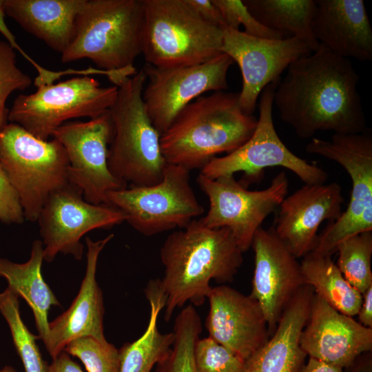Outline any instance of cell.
Returning <instances> with one entry per match:
<instances>
[{"label":"cell","mask_w":372,"mask_h":372,"mask_svg":"<svg viewBox=\"0 0 372 372\" xmlns=\"http://www.w3.org/2000/svg\"><path fill=\"white\" fill-rule=\"evenodd\" d=\"M0 372H17V371L11 366H5L0 369Z\"/></svg>","instance_id":"cell-43"},{"label":"cell","mask_w":372,"mask_h":372,"mask_svg":"<svg viewBox=\"0 0 372 372\" xmlns=\"http://www.w3.org/2000/svg\"><path fill=\"white\" fill-rule=\"evenodd\" d=\"M302 258L300 266L305 285L340 313L357 316L362 295L345 279L331 256L309 253Z\"/></svg>","instance_id":"cell-28"},{"label":"cell","mask_w":372,"mask_h":372,"mask_svg":"<svg viewBox=\"0 0 372 372\" xmlns=\"http://www.w3.org/2000/svg\"><path fill=\"white\" fill-rule=\"evenodd\" d=\"M24 220L18 195L0 164V221L11 225L21 224Z\"/></svg>","instance_id":"cell-36"},{"label":"cell","mask_w":372,"mask_h":372,"mask_svg":"<svg viewBox=\"0 0 372 372\" xmlns=\"http://www.w3.org/2000/svg\"><path fill=\"white\" fill-rule=\"evenodd\" d=\"M172 332V346L156 365L155 372H196L194 351L202 332V323L193 305L188 304L178 313Z\"/></svg>","instance_id":"cell-29"},{"label":"cell","mask_w":372,"mask_h":372,"mask_svg":"<svg viewBox=\"0 0 372 372\" xmlns=\"http://www.w3.org/2000/svg\"><path fill=\"white\" fill-rule=\"evenodd\" d=\"M278 83L267 85L261 92L259 118L254 132L241 146L222 157H215L200 174L215 179L242 172L245 186L258 181L264 170L282 167L293 172L305 185L325 183L327 173L315 164L294 154L278 136L273 122V99Z\"/></svg>","instance_id":"cell-11"},{"label":"cell","mask_w":372,"mask_h":372,"mask_svg":"<svg viewBox=\"0 0 372 372\" xmlns=\"http://www.w3.org/2000/svg\"><path fill=\"white\" fill-rule=\"evenodd\" d=\"M143 68L118 87L109 112L113 134L107 165L114 176L130 186L157 184L167 164L161 148V134L153 125L143 100L146 83Z\"/></svg>","instance_id":"cell-4"},{"label":"cell","mask_w":372,"mask_h":372,"mask_svg":"<svg viewBox=\"0 0 372 372\" xmlns=\"http://www.w3.org/2000/svg\"><path fill=\"white\" fill-rule=\"evenodd\" d=\"M307 356L344 369L372 350V329L343 314L314 294L300 339Z\"/></svg>","instance_id":"cell-20"},{"label":"cell","mask_w":372,"mask_h":372,"mask_svg":"<svg viewBox=\"0 0 372 372\" xmlns=\"http://www.w3.org/2000/svg\"><path fill=\"white\" fill-rule=\"evenodd\" d=\"M219 9L227 28L239 30L242 24L244 32L249 36L273 40L284 39V36L260 23L250 13L242 1L211 0Z\"/></svg>","instance_id":"cell-35"},{"label":"cell","mask_w":372,"mask_h":372,"mask_svg":"<svg viewBox=\"0 0 372 372\" xmlns=\"http://www.w3.org/2000/svg\"><path fill=\"white\" fill-rule=\"evenodd\" d=\"M142 54L146 63L171 68L203 63L221 52L223 31L187 0H142Z\"/></svg>","instance_id":"cell-5"},{"label":"cell","mask_w":372,"mask_h":372,"mask_svg":"<svg viewBox=\"0 0 372 372\" xmlns=\"http://www.w3.org/2000/svg\"><path fill=\"white\" fill-rule=\"evenodd\" d=\"M337 266L361 294L372 286V231L352 236L338 244Z\"/></svg>","instance_id":"cell-31"},{"label":"cell","mask_w":372,"mask_h":372,"mask_svg":"<svg viewBox=\"0 0 372 372\" xmlns=\"http://www.w3.org/2000/svg\"><path fill=\"white\" fill-rule=\"evenodd\" d=\"M343 369L344 372H372L371 351L362 353L350 365Z\"/></svg>","instance_id":"cell-41"},{"label":"cell","mask_w":372,"mask_h":372,"mask_svg":"<svg viewBox=\"0 0 372 372\" xmlns=\"http://www.w3.org/2000/svg\"><path fill=\"white\" fill-rule=\"evenodd\" d=\"M359 81L350 59L319 44L287 68L274 90L273 105L302 138L320 131L362 133L366 121L357 89Z\"/></svg>","instance_id":"cell-1"},{"label":"cell","mask_w":372,"mask_h":372,"mask_svg":"<svg viewBox=\"0 0 372 372\" xmlns=\"http://www.w3.org/2000/svg\"><path fill=\"white\" fill-rule=\"evenodd\" d=\"M43 242L35 240L30 258L25 262L17 263L0 258V276L6 280L8 287L25 300L31 308L39 337L45 344L49 337V310L52 306L61 304L43 278Z\"/></svg>","instance_id":"cell-25"},{"label":"cell","mask_w":372,"mask_h":372,"mask_svg":"<svg viewBox=\"0 0 372 372\" xmlns=\"http://www.w3.org/2000/svg\"><path fill=\"white\" fill-rule=\"evenodd\" d=\"M86 0H3L6 15L54 51L73 41L76 19Z\"/></svg>","instance_id":"cell-24"},{"label":"cell","mask_w":372,"mask_h":372,"mask_svg":"<svg viewBox=\"0 0 372 372\" xmlns=\"http://www.w3.org/2000/svg\"><path fill=\"white\" fill-rule=\"evenodd\" d=\"M313 34L333 53L372 60V28L362 0H316Z\"/></svg>","instance_id":"cell-22"},{"label":"cell","mask_w":372,"mask_h":372,"mask_svg":"<svg viewBox=\"0 0 372 372\" xmlns=\"http://www.w3.org/2000/svg\"><path fill=\"white\" fill-rule=\"evenodd\" d=\"M145 293L150 307L149 322L137 340L125 343L118 350L119 372H151L174 342L173 332L163 333L157 326L158 315L167 300L161 279L149 280Z\"/></svg>","instance_id":"cell-26"},{"label":"cell","mask_w":372,"mask_h":372,"mask_svg":"<svg viewBox=\"0 0 372 372\" xmlns=\"http://www.w3.org/2000/svg\"><path fill=\"white\" fill-rule=\"evenodd\" d=\"M6 14L3 9V0H0V33L5 37L6 41L14 49L17 50L20 54L31 63L34 68L38 66V63L31 58L17 43L14 34L8 28L4 17Z\"/></svg>","instance_id":"cell-38"},{"label":"cell","mask_w":372,"mask_h":372,"mask_svg":"<svg viewBox=\"0 0 372 372\" xmlns=\"http://www.w3.org/2000/svg\"><path fill=\"white\" fill-rule=\"evenodd\" d=\"M223 31L221 52L239 66L242 78L239 104L247 114H253L258 98L267 85L279 82L281 74L292 63L312 52L296 37L273 40L227 27Z\"/></svg>","instance_id":"cell-16"},{"label":"cell","mask_w":372,"mask_h":372,"mask_svg":"<svg viewBox=\"0 0 372 372\" xmlns=\"http://www.w3.org/2000/svg\"><path fill=\"white\" fill-rule=\"evenodd\" d=\"M358 316L359 322L365 327L372 329V286L362 294Z\"/></svg>","instance_id":"cell-40"},{"label":"cell","mask_w":372,"mask_h":372,"mask_svg":"<svg viewBox=\"0 0 372 372\" xmlns=\"http://www.w3.org/2000/svg\"><path fill=\"white\" fill-rule=\"evenodd\" d=\"M0 164L29 221H37L50 195L70 183L61 143L41 140L16 123L0 130Z\"/></svg>","instance_id":"cell-7"},{"label":"cell","mask_w":372,"mask_h":372,"mask_svg":"<svg viewBox=\"0 0 372 372\" xmlns=\"http://www.w3.org/2000/svg\"><path fill=\"white\" fill-rule=\"evenodd\" d=\"M125 220V214L114 206L87 202L81 190L70 183L50 194L39 213L43 259L50 262L61 253L81 260V240L85 234L110 229Z\"/></svg>","instance_id":"cell-14"},{"label":"cell","mask_w":372,"mask_h":372,"mask_svg":"<svg viewBox=\"0 0 372 372\" xmlns=\"http://www.w3.org/2000/svg\"><path fill=\"white\" fill-rule=\"evenodd\" d=\"M306 151L338 163L352 182L347 208L338 220L328 223L311 252L331 256L342 240L372 231V136L362 132L334 134L329 141L313 138Z\"/></svg>","instance_id":"cell-8"},{"label":"cell","mask_w":372,"mask_h":372,"mask_svg":"<svg viewBox=\"0 0 372 372\" xmlns=\"http://www.w3.org/2000/svg\"><path fill=\"white\" fill-rule=\"evenodd\" d=\"M79 358L87 372H119V353L106 340L83 337L71 341L64 349Z\"/></svg>","instance_id":"cell-32"},{"label":"cell","mask_w":372,"mask_h":372,"mask_svg":"<svg viewBox=\"0 0 372 372\" xmlns=\"http://www.w3.org/2000/svg\"><path fill=\"white\" fill-rule=\"evenodd\" d=\"M250 13L265 27L287 33L305 43L312 52L319 43L312 28L316 0H245Z\"/></svg>","instance_id":"cell-27"},{"label":"cell","mask_w":372,"mask_h":372,"mask_svg":"<svg viewBox=\"0 0 372 372\" xmlns=\"http://www.w3.org/2000/svg\"><path fill=\"white\" fill-rule=\"evenodd\" d=\"M31 84V78L17 65L14 49L0 39V130L8 121L6 103L10 94L15 90H24Z\"/></svg>","instance_id":"cell-34"},{"label":"cell","mask_w":372,"mask_h":372,"mask_svg":"<svg viewBox=\"0 0 372 372\" xmlns=\"http://www.w3.org/2000/svg\"><path fill=\"white\" fill-rule=\"evenodd\" d=\"M196 372H245V360L209 336L194 347Z\"/></svg>","instance_id":"cell-33"},{"label":"cell","mask_w":372,"mask_h":372,"mask_svg":"<svg viewBox=\"0 0 372 372\" xmlns=\"http://www.w3.org/2000/svg\"><path fill=\"white\" fill-rule=\"evenodd\" d=\"M205 320L209 337L245 361L269 340L268 326L256 299L227 285L211 287Z\"/></svg>","instance_id":"cell-19"},{"label":"cell","mask_w":372,"mask_h":372,"mask_svg":"<svg viewBox=\"0 0 372 372\" xmlns=\"http://www.w3.org/2000/svg\"><path fill=\"white\" fill-rule=\"evenodd\" d=\"M187 1L205 21L221 29L226 27L219 9L211 0H187Z\"/></svg>","instance_id":"cell-37"},{"label":"cell","mask_w":372,"mask_h":372,"mask_svg":"<svg viewBox=\"0 0 372 372\" xmlns=\"http://www.w3.org/2000/svg\"><path fill=\"white\" fill-rule=\"evenodd\" d=\"M225 53L198 65L160 68L145 63L147 83L143 100L149 117L161 134L191 102L210 91L228 89L227 73L234 63Z\"/></svg>","instance_id":"cell-13"},{"label":"cell","mask_w":372,"mask_h":372,"mask_svg":"<svg viewBox=\"0 0 372 372\" xmlns=\"http://www.w3.org/2000/svg\"><path fill=\"white\" fill-rule=\"evenodd\" d=\"M48 372H83L80 365L63 351L48 366Z\"/></svg>","instance_id":"cell-39"},{"label":"cell","mask_w":372,"mask_h":372,"mask_svg":"<svg viewBox=\"0 0 372 372\" xmlns=\"http://www.w3.org/2000/svg\"><path fill=\"white\" fill-rule=\"evenodd\" d=\"M299 372H343V369L309 358Z\"/></svg>","instance_id":"cell-42"},{"label":"cell","mask_w":372,"mask_h":372,"mask_svg":"<svg viewBox=\"0 0 372 372\" xmlns=\"http://www.w3.org/2000/svg\"><path fill=\"white\" fill-rule=\"evenodd\" d=\"M112 134L109 111L85 122H66L52 134L67 154L69 182L92 204L109 205V192L127 187L108 168L107 152Z\"/></svg>","instance_id":"cell-15"},{"label":"cell","mask_w":372,"mask_h":372,"mask_svg":"<svg viewBox=\"0 0 372 372\" xmlns=\"http://www.w3.org/2000/svg\"><path fill=\"white\" fill-rule=\"evenodd\" d=\"M256 125L257 118L242 111L238 93L214 92L178 113L161 134V152L167 163L189 171L203 169L216 155L241 146Z\"/></svg>","instance_id":"cell-3"},{"label":"cell","mask_w":372,"mask_h":372,"mask_svg":"<svg viewBox=\"0 0 372 372\" xmlns=\"http://www.w3.org/2000/svg\"><path fill=\"white\" fill-rule=\"evenodd\" d=\"M19 296L9 287L0 292V312L11 333L12 342L25 372H48L49 364L43 359L37 340L23 322Z\"/></svg>","instance_id":"cell-30"},{"label":"cell","mask_w":372,"mask_h":372,"mask_svg":"<svg viewBox=\"0 0 372 372\" xmlns=\"http://www.w3.org/2000/svg\"><path fill=\"white\" fill-rule=\"evenodd\" d=\"M189 172L167 163L157 184L110 191L107 202L122 211L125 221L144 236L185 228L205 211L190 185Z\"/></svg>","instance_id":"cell-10"},{"label":"cell","mask_w":372,"mask_h":372,"mask_svg":"<svg viewBox=\"0 0 372 372\" xmlns=\"http://www.w3.org/2000/svg\"><path fill=\"white\" fill-rule=\"evenodd\" d=\"M243 252L227 228H209L200 220L171 233L160 257L164 267L161 280L167 300L164 318L189 302L204 304L212 287L210 281L231 282L243 262Z\"/></svg>","instance_id":"cell-2"},{"label":"cell","mask_w":372,"mask_h":372,"mask_svg":"<svg viewBox=\"0 0 372 372\" xmlns=\"http://www.w3.org/2000/svg\"><path fill=\"white\" fill-rule=\"evenodd\" d=\"M196 183L209 201V210L200 221L209 228L228 229L243 253L251 248L255 233L279 207L289 188L283 171L262 190H249L234 175L211 179L200 173Z\"/></svg>","instance_id":"cell-12"},{"label":"cell","mask_w":372,"mask_h":372,"mask_svg":"<svg viewBox=\"0 0 372 372\" xmlns=\"http://www.w3.org/2000/svg\"><path fill=\"white\" fill-rule=\"evenodd\" d=\"M343 203L337 183L304 185L283 199L271 227L296 258H303L313 249L322 223L340 218Z\"/></svg>","instance_id":"cell-18"},{"label":"cell","mask_w":372,"mask_h":372,"mask_svg":"<svg viewBox=\"0 0 372 372\" xmlns=\"http://www.w3.org/2000/svg\"><path fill=\"white\" fill-rule=\"evenodd\" d=\"M143 23L142 0H86L61 61L88 59L107 71L133 65L142 54Z\"/></svg>","instance_id":"cell-6"},{"label":"cell","mask_w":372,"mask_h":372,"mask_svg":"<svg viewBox=\"0 0 372 372\" xmlns=\"http://www.w3.org/2000/svg\"><path fill=\"white\" fill-rule=\"evenodd\" d=\"M113 237L114 234H110L97 241L86 237V269L79 293L70 307L49 323V337L45 347L52 359L77 338L92 337L106 340L103 297L96 274L99 255Z\"/></svg>","instance_id":"cell-21"},{"label":"cell","mask_w":372,"mask_h":372,"mask_svg":"<svg viewBox=\"0 0 372 372\" xmlns=\"http://www.w3.org/2000/svg\"><path fill=\"white\" fill-rule=\"evenodd\" d=\"M315 292L300 289L284 310L274 333L246 361L245 372H299L307 356L300 339L310 315Z\"/></svg>","instance_id":"cell-23"},{"label":"cell","mask_w":372,"mask_h":372,"mask_svg":"<svg viewBox=\"0 0 372 372\" xmlns=\"http://www.w3.org/2000/svg\"><path fill=\"white\" fill-rule=\"evenodd\" d=\"M117 94L116 85L101 87L97 80L89 76L74 77L39 86L30 94H19L9 110L8 121L47 141L56 129L70 119H92L106 113Z\"/></svg>","instance_id":"cell-9"},{"label":"cell","mask_w":372,"mask_h":372,"mask_svg":"<svg viewBox=\"0 0 372 372\" xmlns=\"http://www.w3.org/2000/svg\"><path fill=\"white\" fill-rule=\"evenodd\" d=\"M254 271L249 294L257 300L270 336L287 306L305 285L300 262L280 241L273 228L260 227L251 246Z\"/></svg>","instance_id":"cell-17"}]
</instances>
